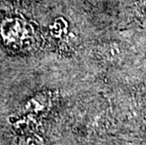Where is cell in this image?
Masks as SVG:
<instances>
[{
    "label": "cell",
    "instance_id": "1",
    "mask_svg": "<svg viewBox=\"0 0 146 145\" xmlns=\"http://www.w3.org/2000/svg\"><path fill=\"white\" fill-rule=\"evenodd\" d=\"M49 103L48 97L44 94H39L38 96L31 98L25 106L24 109L29 112H39L46 109Z\"/></svg>",
    "mask_w": 146,
    "mask_h": 145
},
{
    "label": "cell",
    "instance_id": "2",
    "mask_svg": "<svg viewBox=\"0 0 146 145\" xmlns=\"http://www.w3.org/2000/svg\"><path fill=\"white\" fill-rule=\"evenodd\" d=\"M100 54L108 60H116L123 53L121 45L117 42H107L100 45Z\"/></svg>",
    "mask_w": 146,
    "mask_h": 145
},
{
    "label": "cell",
    "instance_id": "3",
    "mask_svg": "<svg viewBox=\"0 0 146 145\" xmlns=\"http://www.w3.org/2000/svg\"><path fill=\"white\" fill-rule=\"evenodd\" d=\"M18 145H47L44 140L38 135H26L18 140Z\"/></svg>",
    "mask_w": 146,
    "mask_h": 145
}]
</instances>
